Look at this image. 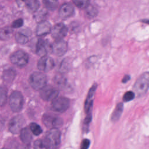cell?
Returning a JSON list of instances; mask_svg holds the SVG:
<instances>
[{
  "instance_id": "cell-1",
  "label": "cell",
  "mask_w": 149,
  "mask_h": 149,
  "mask_svg": "<svg viewBox=\"0 0 149 149\" xmlns=\"http://www.w3.org/2000/svg\"><path fill=\"white\" fill-rule=\"evenodd\" d=\"M42 140L46 149H58L61 143V132L58 129H51Z\"/></svg>"
},
{
  "instance_id": "cell-2",
  "label": "cell",
  "mask_w": 149,
  "mask_h": 149,
  "mask_svg": "<svg viewBox=\"0 0 149 149\" xmlns=\"http://www.w3.org/2000/svg\"><path fill=\"white\" fill-rule=\"evenodd\" d=\"M149 88V72L141 74L136 81L133 90L138 95L144 94Z\"/></svg>"
},
{
  "instance_id": "cell-3",
  "label": "cell",
  "mask_w": 149,
  "mask_h": 149,
  "mask_svg": "<svg viewBox=\"0 0 149 149\" xmlns=\"http://www.w3.org/2000/svg\"><path fill=\"white\" fill-rule=\"evenodd\" d=\"M30 86L36 90H40L47 86V76L40 72L32 73L29 79Z\"/></svg>"
},
{
  "instance_id": "cell-4",
  "label": "cell",
  "mask_w": 149,
  "mask_h": 149,
  "mask_svg": "<svg viewBox=\"0 0 149 149\" xmlns=\"http://www.w3.org/2000/svg\"><path fill=\"white\" fill-rule=\"evenodd\" d=\"M23 97L22 93L18 91L12 92L9 97V106L13 112L20 111L23 106Z\"/></svg>"
},
{
  "instance_id": "cell-5",
  "label": "cell",
  "mask_w": 149,
  "mask_h": 149,
  "mask_svg": "<svg viewBox=\"0 0 149 149\" xmlns=\"http://www.w3.org/2000/svg\"><path fill=\"white\" fill-rule=\"evenodd\" d=\"M29 55L22 50L17 51L13 52L10 56L11 62L19 68L25 66L29 62Z\"/></svg>"
},
{
  "instance_id": "cell-6",
  "label": "cell",
  "mask_w": 149,
  "mask_h": 149,
  "mask_svg": "<svg viewBox=\"0 0 149 149\" xmlns=\"http://www.w3.org/2000/svg\"><path fill=\"white\" fill-rule=\"evenodd\" d=\"M42 120L45 126L51 129H58L63 125V120L61 118L50 114L44 115Z\"/></svg>"
},
{
  "instance_id": "cell-7",
  "label": "cell",
  "mask_w": 149,
  "mask_h": 149,
  "mask_svg": "<svg viewBox=\"0 0 149 149\" xmlns=\"http://www.w3.org/2000/svg\"><path fill=\"white\" fill-rule=\"evenodd\" d=\"M70 101L68 98L64 97H59L52 101L51 108L52 110L56 112H63L68 109Z\"/></svg>"
},
{
  "instance_id": "cell-8",
  "label": "cell",
  "mask_w": 149,
  "mask_h": 149,
  "mask_svg": "<svg viewBox=\"0 0 149 149\" xmlns=\"http://www.w3.org/2000/svg\"><path fill=\"white\" fill-rule=\"evenodd\" d=\"M24 123V118L22 115L15 116L9 122V130L12 133L17 134L23 129Z\"/></svg>"
},
{
  "instance_id": "cell-9",
  "label": "cell",
  "mask_w": 149,
  "mask_h": 149,
  "mask_svg": "<svg viewBox=\"0 0 149 149\" xmlns=\"http://www.w3.org/2000/svg\"><path fill=\"white\" fill-rule=\"evenodd\" d=\"M58 95V91L55 88L51 86H46L40 90V95L41 98L46 101H53Z\"/></svg>"
},
{
  "instance_id": "cell-10",
  "label": "cell",
  "mask_w": 149,
  "mask_h": 149,
  "mask_svg": "<svg viewBox=\"0 0 149 149\" xmlns=\"http://www.w3.org/2000/svg\"><path fill=\"white\" fill-rule=\"evenodd\" d=\"M68 33L67 27L62 23H59L54 26L51 30V33L53 38L56 40L63 39Z\"/></svg>"
},
{
  "instance_id": "cell-11",
  "label": "cell",
  "mask_w": 149,
  "mask_h": 149,
  "mask_svg": "<svg viewBox=\"0 0 149 149\" xmlns=\"http://www.w3.org/2000/svg\"><path fill=\"white\" fill-rule=\"evenodd\" d=\"M67 49V42L63 39L55 40V41L51 45V51L58 56H63L66 52Z\"/></svg>"
},
{
  "instance_id": "cell-12",
  "label": "cell",
  "mask_w": 149,
  "mask_h": 149,
  "mask_svg": "<svg viewBox=\"0 0 149 149\" xmlns=\"http://www.w3.org/2000/svg\"><path fill=\"white\" fill-rule=\"evenodd\" d=\"M55 66V62L54 59L48 56H44L41 57L37 63V68L39 70L48 72L52 70Z\"/></svg>"
},
{
  "instance_id": "cell-13",
  "label": "cell",
  "mask_w": 149,
  "mask_h": 149,
  "mask_svg": "<svg viewBox=\"0 0 149 149\" xmlns=\"http://www.w3.org/2000/svg\"><path fill=\"white\" fill-rule=\"evenodd\" d=\"M97 88L96 84H94L90 88L88 93L87 94L85 103H84V110L86 114H91V109L94 100V93Z\"/></svg>"
},
{
  "instance_id": "cell-14",
  "label": "cell",
  "mask_w": 149,
  "mask_h": 149,
  "mask_svg": "<svg viewBox=\"0 0 149 149\" xmlns=\"http://www.w3.org/2000/svg\"><path fill=\"white\" fill-rule=\"evenodd\" d=\"M73 6L69 2L62 4L59 9V15L62 19H67L74 14Z\"/></svg>"
},
{
  "instance_id": "cell-15",
  "label": "cell",
  "mask_w": 149,
  "mask_h": 149,
  "mask_svg": "<svg viewBox=\"0 0 149 149\" xmlns=\"http://www.w3.org/2000/svg\"><path fill=\"white\" fill-rule=\"evenodd\" d=\"M51 25L49 22L46 20L41 21L37 25L36 34L38 36H43L51 33Z\"/></svg>"
},
{
  "instance_id": "cell-16",
  "label": "cell",
  "mask_w": 149,
  "mask_h": 149,
  "mask_svg": "<svg viewBox=\"0 0 149 149\" xmlns=\"http://www.w3.org/2000/svg\"><path fill=\"white\" fill-rule=\"evenodd\" d=\"M30 35L31 31L29 29H22L16 33L15 40L20 44H25L28 42Z\"/></svg>"
},
{
  "instance_id": "cell-17",
  "label": "cell",
  "mask_w": 149,
  "mask_h": 149,
  "mask_svg": "<svg viewBox=\"0 0 149 149\" xmlns=\"http://www.w3.org/2000/svg\"><path fill=\"white\" fill-rule=\"evenodd\" d=\"M49 45L48 42L42 38H39L36 45V53L41 57L46 56L49 50Z\"/></svg>"
},
{
  "instance_id": "cell-18",
  "label": "cell",
  "mask_w": 149,
  "mask_h": 149,
  "mask_svg": "<svg viewBox=\"0 0 149 149\" xmlns=\"http://www.w3.org/2000/svg\"><path fill=\"white\" fill-rule=\"evenodd\" d=\"M16 76V72L13 68H8L3 70L2 73V80L5 84H10L15 79Z\"/></svg>"
},
{
  "instance_id": "cell-19",
  "label": "cell",
  "mask_w": 149,
  "mask_h": 149,
  "mask_svg": "<svg viewBox=\"0 0 149 149\" xmlns=\"http://www.w3.org/2000/svg\"><path fill=\"white\" fill-rule=\"evenodd\" d=\"M20 139L24 144L30 145L32 140V135L28 127L23 128L20 131Z\"/></svg>"
},
{
  "instance_id": "cell-20",
  "label": "cell",
  "mask_w": 149,
  "mask_h": 149,
  "mask_svg": "<svg viewBox=\"0 0 149 149\" xmlns=\"http://www.w3.org/2000/svg\"><path fill=\"white\" fill-rule=\"evenodd\" d=\"M123 109V105L122 102L119 103L116 105L111 115V120L113 122H116L119 119L122 113Z\"/></svg>"
},
{
  "instance_id": "cell-21",
  "label": "cell",
  "mask_w": 149,
  "mask_h": 149,
  "mask_svg": "<svg viewBox=\"0 0 149 149\" xmlns=\"http://www.w3.org/2000/svg\"><path fill=\"white\" fill-rule=\"evenodd\" d=\"M13 30L9 27H5L0 29V39L2 40H8L10 39L13 34Z\"/></svg>"
},
{
  "instance_id": "cell-22",
  "label": "cell",
  "mask_w": 149,
  "mask_h": 149,
  "mask_svg": "<svg viewBox=\"0 0 149 149\" xmlns=\"http://www.w3.org/2000/svg\"><path fill=\"white\" fill-rule=\"evenodd\" d=\"M26 6L29 11L31 12H34L39 8L40 4L38 1L30 0L26 2Z\"/></svg>"
},
{
  "instance_id": "cell-23",
  "label": "cell",
  "mask_w": 149,
  "mask_h": 149,
  "mask_svg": "<svg viewBox=\"0 0 149 149\" xmlns=\"http://www.w3.org/2000/svg\"><path fill=\"white\" fill-rule=\"evenodd\" d=\"M85 13L86 16L89 18H93L97 16L98 13L97 9L93 5H89L86 9H85Z\"/></svg>"
},
{
  "instance_id": "cell-24",
  "label": "cell",
  "mask_w": 149,
  "mask_h": 149,
  "mask_svg": "<svg viewBox=\"0 0 149 149\" xmlns=\"http://www.w3.org/2000/svg\"><path fill=\"white\" fill-rule=\"evenodd\" d=\"M29 127L30 131L36 136H38L42 132V129H41L40 126L36 123H31Z\"/></svg>"
},
{
  "instance_id": "cell-25",
  "label": "cell",
  "mask_w": 149,
  "mask_h": 149,
  "mask_svg": "<svg viewBox=\"0 0 149 149\" xmlns=\"http://www.w3.org/2000/svg\"><path fill=\"white\" fill-rule=\"evenodd\" d=\"M7 101V91L3 87H0V107H3Z\"/></svg>"
},
{
  "instance_id": "cell-26",
  "label": "cell",
  "mask_w": 149,
  "mask_h": 149,
  "mask_svg": "<svg viewBox=\"0 0 149 149\" xmlns=\"http://www.w3.org/2000/svg\"><path fill=\"white\" fill-rule=\"evenodd\" d=\"M43 3L45 6L50 10H54L58 6V1H43Z\"/></svg>"
},
{
  "instance_id": "cell-27",
  "label": "cell",
  "mask_w": 149,
  "mask_h": 149,
  "mask_svg": "<svg viewBox=\"0 0 149 149\" xmlns=\"http://www.w3.org/2000/svg\"><path fill=\"white\" fill-rule=\"evenodd\" d=\"M73 2L76 6L81 9H86L90 3L88 0H74Z\"/></svg>"
},
{
  "instance_id": "cell-28",
  "label": "cell",
  "mask_w": 149,
  "mask_h": 149,
  "mask_svg": "<svg viewBox=\"0 0 149 149\" xmlns=\"http://www.w3.org/2000/svg\"><path fill=\"white\" fill-rule=\"evenodd\" d=\"M135 97V93L132 91H128L126 92L123 97V100L125 102L130 101L134 99Z\"/></svg>"
},
{
  "instance_id": "cell-29",
  "label": "cell",
  "mask_w": 149,
  "mask_h": 149,
  "mask_svg": "<svg viewBox=\"0 0 149 149\" xmlns=\"http://www.w3.org/2000/svg\"><path fill=\"white\" fill-rule=\"evenodd\" d=\"M34 149H46L41 139H38L34 141Z\"/></svg>"
},
{
  "instance_id": "cell-30",
  "label": "cell",
  "mask_w": 149,
  "mask_h": 149,
  "mask_svg": "<svg viewBox=\"0 0 149 149\" xmlns=\"http://www.w3.org/2000/svg\"><path fill=\"white\" fill-rule=\"evenodd\" d=\"M23 25V20L22 19H18L15 20L12 23L13 28H19Z\"/></svg>"
},
{
  "instance_id": "cell-31",
  "label": "cell",
  "mask_w": 149,
  "mask_h": 149,
  "mask_svg": "<svg viewBox=\"0 0 149 149\" xmlns=\"http://www.w3.org/2000/svg\"><path fill=\"white\" fill-rule=\"evenodd\" d=\"M90 144V141L88 139H85L83 140L80 146V149H88Z\"/></svg>"
},
{
  "instance_id": "cell-32",
  "label": "cell",
  "mask_w": 149,
  "mask_h": 149,
  "mask_svg": "<svg viewBox=\"0 0 149 149\" xmlns=\"http://www.w3.org/2000/svg\"><path fill=\"white\" fill-rule=\"evenodd\" d=\"M16 149H30L29 145L27 144H19L16 147Z\"/></svg>"
},
{
  "instance_id": "cell-33",
  "label": "cell",
  "mask_w": 149,
  "mask_h": 149,
  "mask_svg": "<svg viewBox=\"0 0 149 149\" xmlns=\"http://www.w3.org/2000/svg\"><path fill=\"white\" fill-rule=\"evenodd\" d=\"M129 79H130V76L129 75H125L122 79V82L124 83H126L128 80H129Z\"/></svg>"
},
{
  "instance_id": "cell-34",
  "label": "cell",
  "mask_w": 149,
  "mask_h": 149,
  "mask_svg": "<svg viewBox=\"0 0 149 149\" xmlns=\"http://www.w3.org/2000/svg\"><path fill=\"white\" fill-rule=\"evenodd\" d=\"M2 149H5V148H2Z\"/></svg>"
}]
</instances>
